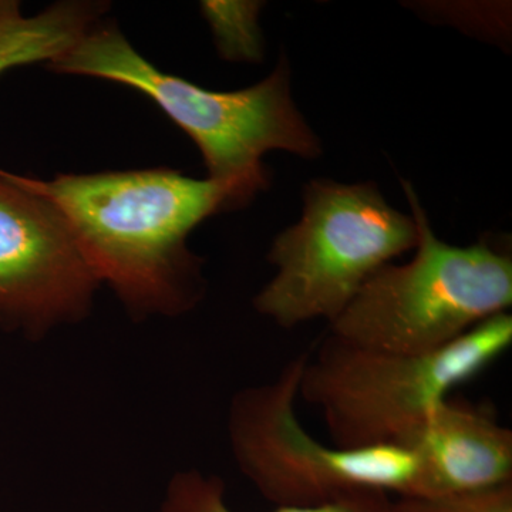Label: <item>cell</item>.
Masks as SVG:
<instances>
[{
  "label": "cell",
  "instance_id": "9c48e42d",
  "mask_svg": "<svg viewBox=\"0 0 512 512\" xmlns=\"http://www.w3.org/2000/svg\"><path fill=\"white\" fill-rule=\"evenodd\" d=\"M103 10L96 3L63 2L25 18L16 3L0 19V74L25 64L52 63L97 25Z\"/></svg>",
  "mask_w": 512,
  "mask_h": 512
},
{
  "label": "cell",
  "instance_id": "3957f363",
  "mask_svg": "<svg viewBox=\"0 0 512 512\" xmlns=\"http://www.w3.org/2000/svg\"><path fill=\"white\" fill-rule=\"evenodd\" d=\"M402 185L419 229L416 255L377 269L329 328L362 348L426 355L511 308L512 258L487 239L468 247L441 241L413 185Z\"/></svg>",
  "mask_w": 512,
  "mask_h": 512
},
{
  "label": "cell",
  "instance_id": "277c9868",
  "mask_svg": "<svg viewBox=\"0 0 512 512\" xmlns=\"http://www.w3.org/2000/svg\"><path fill=\"white\" fill-rule=\"evenodd\" d=\"M511 343L508 312L426 355L362 348L329 333L308 353L299 397L318 410L335 447L400 446L454 387L483 372Z\"/></svg>",
  "mask_w": 512,
  "mask_h": 512
},
{
  "label": "cell",
  "instance_id": "8992f818",
  "mask_svg": "<svg viewBox=\"0 0 512 512\" xmlns=\"http://www.w3.org/2000/svg\"><path fill=\"white\" fill-rule=\"evenodd\" d=\"M308 353L293 357L269 383L235 397L232 450L245 476L278 507H311L356 490L410 495L416 458L397 444L329 447L303 429L296 414Z\"/></svg>",
  "mask_w": 512,
  "mask_h": 512
},
{
  "label": "cell",
  "instance_id": "6da1fadb",
  "mask_svg": "<svg viewBox=\"0 0 512 512\" xmlns=\"http://www.w3.org/2000/svg\"><path fill=\"white\" fill-rule=\"evenodd\" d=\"M26 180L62 212L99 281L137 312H183L200 299L201 261L188 235L237 210L224 185L171 168Z\"/></svg>",
  "mask_w": 512,
  "mask_h": 512
},
{
  "label": "cell",
  "instance_id": "ba28073f",
  "mask_svg": "<svg viewBox=\"0 0 512 512\" xmlns=\"http://www.w3.org/2000/svg\"><path fill=\"white\" fill-rule=\"evenodd\" d=\"M400 446L416 458L410 495L467 493L512 481V431L470 404L443 400Z\"/></svg>",
  "mask_w": 512,
  "mask_h": 512
},
{
  "label": "cell",
  "instance_id": "5b68a950",
  "mask_svg": "<svg viewBox=\"0 0 512 512\" xmlns=\"http://www.w3.org/2000/svg\"><path fill=\"white\" fill-rule=\"evenodd\" d=\"M302 198L301 220L269 251L276 274L254 301L285 329L319 319L330 325L377 269L419 244L412 215L392 207L376 184L316 178Z\"/></svg>",
  "mask_w": 512,
  "mask_h": 512
},
{
  "label": "cell",
  "instance_id": "4fadbf2b",
  "mask_svg": "<svg viewBox=\"0 0 512 512\" xmlns=\"http://www.w3.org/2000/svg\"><path fill=\"white\" fill-rule=\"evenodd\" d=\"M15 5L16 2H0V18H3Z\"/></svg>",
  "mask_w": 512,
  "mask_h": 512
},
{
  "label": "cell",
  "instance_id": "7c38bea8",
  "mask_svg": "<svg viewBox=\"0 0 512 512\" xmlns=\"http://www.w3.org/2000/svg\"><path fill=\"white\" fill-rule=\"evenodd\" d=\"M389 512H512V481L467 493L403 495L392 500Z\"/></svg>",
  "mask_w": 512,
  "mask_h": 512
},
{
  "label": "cell",
  "instance_id": "8fae6325",
  "mask_svg": "<svg viewBox=\"0 0 512 512\" xmlns=\"http://www.w3.org/2000/svg\"><path fill=\"white\" fill-rule=\"evenodd\" d=\"M258 2H204L201 9L214 32L221 56L234 62H259L262 36Z\"/></svg>",
  "mask_w": 512,
  "mask_h": 512
},
{
  "label": "cell",
  "instance_id": "52a82bcc",
  "mask_svg": "<svg viewBox=\"0 0 512 512\" xmlns=\"http://www.w3.org/2000/svg\"><path fill=\"white\" fill-rule=\"evenodd\" d=\"M99 284L62 212L0 170V320L37 333L82 318Z\"/></svg>",
  "mask_w": 512,
  "mask_h": 512
},
{
  "label": "cell",
  "instance_id": "30bf717a",
  "mask_svg": "<svg viewBox=\"0 0 512 512\" xmlns=\"http://www.w3.org/2000/svg\"><path fill=\"white\" fill-rule=\"evenodd\" d=\"M389 494L379 490H356L329 503L311 507H278L274 512H389ZM161 512H232L224 497V485L217 478L198 473L175 478Z\"/></svg>",
  "mask_w": 512,
  "mask_h": 512
},
{
  "label": "cell",
  "instance_id": "7a4b0ae2",
  "mask_svg": "<svg viewBox=\"0 0 512 512\" xmlns=\"http://www.w3.org/2000/svg\"><path fill=\"white\" fill-rule=\"evenodd\" d=\"M47 67L120 83L153 100L194 141L208 178L228 188L237 210L269 187L262 163L268 151L306 160L322 154L319 137L293 100L285 55L262 82L237 92H214L161 72L119 30L96 25Z\"/></svg>",
  "mask_w": 512,
  "mask_h": 512
}]
</instances>
